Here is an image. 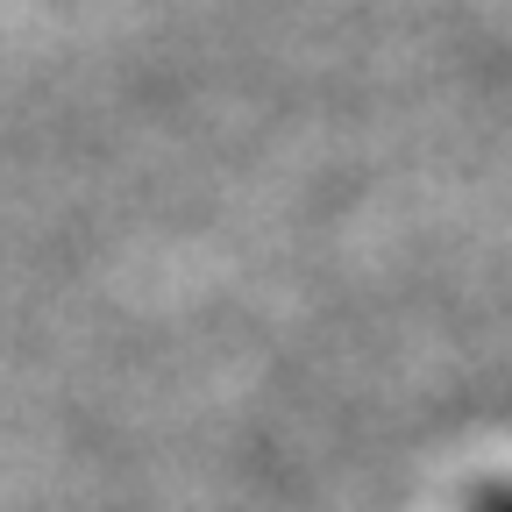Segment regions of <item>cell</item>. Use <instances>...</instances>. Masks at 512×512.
Wrapping results in <instances>:
<instances>
[{
	"instance_id": "6da1fadb",
	"label": "cell",
	"mask_w": 512,
	"mask_h": 512,
	"mask_svg": "<svg viewBox=\"0 0 512 512\" xmlns=\"http://www.w3.org/2000/svg\"><path fill=\"white\" fill-rule=\"evenodd\" d=\"M470 512H512V484H484V491L470 498Z\"/></svg>"
}]
</instances>
